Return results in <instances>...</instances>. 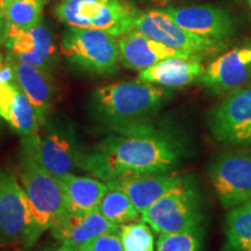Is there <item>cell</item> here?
I'll use <instances>...</instances> for the list:
<instances>
[{
  "label": "cell",
  "mask_w": 251,
  "mask_h": 251,
  "mask_svg": "<svg viewBox=\"0 0 251 251\" xmlns=\"http://www.w3.org/2000/svg\"><path fill=\"white\" fill-rule=\"evenodd\" d=\"M111 130L112 135L85 151L81 163V171L103 183L171 172L180 164L184 150L179 141L148 121Z\"/></svg>",
  "instance_id": "6da1fadb"
},
{
  "label": "cell",
  "mask_w": 251,
  "mask_h": 251,
  "mask_svg": "<svg viewBox=\"0 0 251 251\" xmlns=\"http://www.w3.org/2000/svg\"><path fill=\"white\" fill-rule=\"evenodd\" d=\"M166 92L142 80L120 81L99 87L91 97L93 118L109 129L147 122L162 106Z\"/></svg>",
  "instance_id": "7a4b0ae2"
},
{
  "label": "cell",
  "mask_w": 251,
  "mask_h": 251,
  "mask_svg": "<svg viewBox=\"0 0 251 251\" xmlns=\"http://www.w3.org/2000/svg\"><path fill=\"white\" fill-rule=\"evenodd\" d=\"M20 180L30 202L33 225L24 246L29 249L46 230L67 216L59 180L27 153L20 152Z\"/></svg>",
  "instance_id": "3957f363"
},
{
  "label": "cell",
  "mask_w": 251,
  "mask_h": 251,
  "mask_svg": "<svg viewBox=\"0 0 251 251\" xmlns=\"http://www.w3.org/2000/svg\"><path fill=\"white\" fill-rule=\"evenodd\" d=\"M21 152L27 153L56 178L81 170L84 151L71 122L50 115L35 134L24 136Z\"/></svg>",
  "instance_id": "277c9868"
},
{
  "label": "cell",
  "mask_w": 251,
  "mask_h": 251,
  "mask_svg": "<svg viewBox=\"0 0 251 251\" xmlns=\"http://www.w3.org/2000/svg\"><path fill=\"white\" fill-rule=\"evenodd\" d=\"M140 9L126 0H63L55 9L62 23L120 37L134 29Z\"/></svg>",
  "instance_id": "5b68a950"
},
{
  "label": "cell",
  "mask_w": 251,
  "mask_h": 251,
  "mask_svg": "<svg viewBox=\"0 0 251 251\" xmlns=\"http://www.w3.org/2000/svg\"><path fill=\"white\" fill-rule=\"evenodd\" d=\"M61 51L77 70L90 75H112L119 69L118 40L102 30L69 26Z\"/></svg>",
  "instance_id": "8992f818"
},
{
  "label": "cell",
  "mask_w": 251,
  "mask_h": 251,
  "mask_svg": "<svg viewBox=\"0 0 251 251\" xmlns=\"http://www.w3.org/2000/svg\"><path fill=\"white\" fill-rule=\"evenodd\" d=\"M141 220L158 235L200 227L203 214L193 181L184 177L177 186L141 213Z\"/></svg>",
  "instance_id": "52a82bcc"
},
{
  "label": "cell",
  "mask_w": 251,
  "mask_h": 251,
  "mask_svg": "<svg viewBox=\"0 0 251 251\" xmlns=\"http://www.w3.org/2000/svg\"><path fill=\"white\" fill-rule=\"evenodd\" d=\"M208 126L221 143L251 147V84L229 92L209 113Z\"/></svg>",
  "instance_id": "ba28073f"
},
{
  "label": "cell",
  "mask_w": 251,
  "mask_h": 251,
  "mask_svg": "<svg viewBox=\"0 0 251 251\" xmlns=\"http://www.w3.org/2000/svg\"><path fill=\"white\" fill-rule=\"evenodd\" d=\"M208 176L224 208L251 200V152L222 153L209 166Z\"/></svg>",
  "instance_id": "9c48e42d"
},
{
  "label": "cell",
  "mask_w": 251,
  "mask_h": 251,
  "mask_svg": "<svg viewBox=\"0 0 251 251\" xmlns=\"http://www.w3.org/2000/svg\"><path fill=\"white\" fill-rule=\"evenodd\" d=\"M133 30L166 47L201 57L208 52L218 51L224 46L221 41L205 39L185 30L163 9L140 12Z\"/></svg>",
  "instance_id": "30bf717a"
},
{
  "label": "cell",
  "mask_w": 251,
  "mask_h": 251,
  "mask_svg": "<svg viewBox=\"0 0 251 251\" xmlns=\"http://www.w3.org/2000/svg\"><path fill=\"white\" fill-rule=\"evenodd\" d=\"M33 216L23 185L7 171L0 170V238L23 244L29 234Z\"/></svg>",
  "instance_id": "8fae6325"
},
{
  "label": "cell",
  "mask_w": 251,
  "mask_h": 251,
  "mask_svg": "<svg viewBox=\"0 0 251 251\" xmlns=\"http://www.w3.org/2000/svg\"><path fill=\"white\" fill-rule=\"evenodd\" d=\"M251 79V45L219 56L205 68L197 81L213 92H231Z\"/></svg>",
  "instance_id": "7c38bea8"
},
{
  "label": "cell",
  "mask_w": 251,
  "mask_h": 251,
  "mask_svg": "<svg viewBox=\"0 0 251 251\" xmlns=\"http://www.w3.org/2000/svg\"><path fill=\"white\" fill-rule=\"evenodd\" d=\"M176 24L198 36L216 41L234 34L233 19L227 12L213 5H196L163 9Z\"/></svg>",
  "instance_id": "4fadbf2b"
},
{
  "label": "cell",
  "mask_w": 251,
  "mask_h": 251,
  "mask_svg": "<svg viewBox=\"0 0 251 251\" xmlns=\"http://www.w3.org/2000/svg\"><path fill=\"white\" fill-rule=\"evenodd\" d=\"M118 46L122 65L134 71H142L158 62L172 57L202 58L201 56L191 55L188 52L166 47L136 30H131L120 36L118 40Z\"/></svg>",
  "instance_id": "5bb4252c"
},
{
  "label": "cell",
  "mask_w": 251,
  "mask_h": 251,
  "mask_svg": "<svg viewBox=\"0 0 251 251\" xmlns=\"http://www.w3.org/2000/svg\"><path fill=\"white\" fill-rule=\"evenodd\" d=\"M4 42L9 57L24 64L48 70L55 59L56 48L52 36L42 23L6 36Z\"/></svg>",
  "instance_id": "9a60e30c"
},
{
  "label": "cell",
  "mask_w": 251,
  "mask_h": 251,
  "mask_svg": "<svg viewBox=\"0 0 251 251\" xmlns=\"http://www.w3.org/2000/svg\"><path fill=\"white\" fill-rule=\"evenodd\" d=\"M183 179L184 176L171 171L164 174H149L122 178L109 181L106 185L125 192L133 202L135 208L142 213L171 188L177 186Z\"/></svg>",
  "instance_id": "2e32d148"
},
{
  "label": "cell",
  "mask_w": 251,
  "mask_h": 251,
  "mask_svg": "<svg viewBox=\"0 0 251 251\" xmlns=\"http://www.w3.org/2000/svg\"><path fill=\"white\" fill-rule=\"evenodd\" d=\"M50 230L62 246L80 248L99 235L119 231L120 226L94 211L80 215L68 214Z\"/></svg>",
  "instance_id": "e0dca14e"
},
{
  "label": "cell",
  "mask_w": 251,
  "mask_h": 251,
  "mask_svg": "<svg viewBox=\"0 0 251 251\" xmlns=\"http://www.w3.org/2000/svg\"><path fill=\"white\" fill-rule=\"evenodd\" d=\"M0 118L23 136L35 134L45 122L17 83H0Z\"/></svg>",
  "instance_id": "ac0fdd59"
},
{
  "label": "cell",
  "mask_w": 251,
  "mask_h": 251,
  "mask_svg": "<svg viewBox=\"0 0 251 251\" xmlns=\"http://www.w3.org/2000/svg\"><path fill=\"white\" fill-rule=\"evenodd\" d=\"M62 186L65 207L69 214H86L98 211L107 185L98 178L69 174L57 178Z\"/></svg>",
  "instance_id": "d6986e66"
},
{
  "label": "cell",
  "mask_w": 251,
  "mask_h": 251,
  "mask_svg": "<svg viewBox=\"0 0 251 251\" xmlns=\"http://www.w3.org/2000/svg\"><path fill=\"white\" fill-rule=\"evenodd\" d=\"M6 58L13 67L18 86L37 109L41 118L46 121V119L50 115L54 102V86L48 70L24 64L9 57L8 55Z\"/></svg>",
  "instance_id": "ffe728a7"
},
{
  "label": "cell",
  "mask_w": 251,
  "mask_h": 251,
  "mask_svg": "<svg viewBox=\"0 0 251 251\" xmlns=\"http://www.w3.org/2000/svg\"><path fill=\"white\" fill-rule=\"evenodd\" d=\"M200 57H172L140 71L139 79L165 87H183L199 79L205 71Z\"/></svg>",
  "instance_id": "44dd1931"
},
{
  "label": "cell",
  "mask_w": 251,
  "mask_h": 251,
  "mask_svg": "<svg viewBox=\"0 0 251 251\" xmlns=\"http://www.w3.org/2000/svg\"><path fill=\"white\" fill-rule=\"evenodd\" d=\"M222 251H251V200L229 209Z\"/></svg>",
  "instance_id": "7402d4cb"
},
{
  "label": "cell",
  "mask_w": 251,
  "mask_h": 251,
  "mask_svg": "<svg viewBox=\"0 0 251 251\" xmlns=\"http://www.w3.org/2000/svg\"><path fill=\"white\" fill-rule=\"evenodd\" d=\"M45 4L46 0H12L1 5L6 18L5 37L39 25Z\"/></svg>",
  "instance_id": "603a6c76"
},
{
  "label": "cell",
  "mask_w": 251,
  "mask_h": 251,
  "mask_svg": "<svg viewBox=\"0 0 251 251\" xmlns=\"http://www.w3.org/2000/svg\"><path fill=\"white\" fill-rule=\"evenodd\" d=\"M98 212L108 221L119 226L140 221L141 219V213L135 208L127 194L114 187H108L103 194Z\"/></svg>",
  "instance_id": "cb8c5ba5"
},
{
  "label": "cell",
  "mask_w": 251,
  "mask_h": 251,
  "mask_svg": "<svg viewBox=\"0 0 251 251\" xmlns=\"http://www.w3.org/2000/svg\"><path fill=\"white\" fill-rule=\"evenodd\" d=\"M203 230L197 227L177 233L159 234L156 251H201Z\"/></svg>",
  "instance_id": "d4e9b609"
},
{
  "label": "cell",
  "mask_w": 251,
  "mask_h": 251,
  "mask_svg": "<svg viewBox=\"0 0 251 251\" xmlns=\"http://www.w3.org/2000/svg\"><path fill=\"white\" fill-rule=\"evenodd\" d=\"M120 236L124 251H155L151 228L144 221L121 225Z\"/></svg>",
  "instance_id": "484cf974"
},
{
  "label": "cell",
  "mask_w": 251,
  "mask_h": 251,
  "mask_svg": "<svg viewBox=\"0 0 251 251\" xmlns=\"http://www.w3.org/2000/svg\"><path fill=\"white\" fill-rule=\"evenodd\" d=\"M80 249L84 251H124L120 230L99 235L80 247Z\"/></svg>",
  "instance_id": "4316f807"
},
{
  "label": "cell",
  "mask_w": 251,
  "mask_h": 251,
  "mask_svg": "<svg viewBox=\"0 0 251 251\" xmlns=\"http://www.w3.org/2000/svg\"><path fill=\"white\" fill-rule=\"evenodd\" d=\"M5 31H6V18L5 12L2 6L0 5V45L5 41Z\"/></svg>",
  "instance_id": "83f0119b"
},
{
  "label": "cell",
  "mask_w": 251,
  "mask_h": 251,
  "mask_svg": "<svg viewBox=\"0 0 251 251\" xmlns=\"http://www.w3.org/2000/svg\"><path fill=\"white\" fill-rule=\"evenodd\" d=\"M54 251H84L80 248H75V247H68V246H61L57 249H54Z\"/></svg>",
  "instance_id": "f1b7e54d"
},
{
  "label": "cell",
  "mask_w": 251,
  "mask_h": 251,
  "mask_svg": "<svg viewBox=\"0 0 251 251\" xmlns=\"http://www.w3.org/2000/svg\"><path fill=\"white\" fill-rule=\"evenodd\" d=\"M152 2H155V4H157L158 6H163L165 4H168L169 0H151Z\"/></svg>",
  "instance_id": "f546056e"
},
{
  "label": "cell",
  "mask_w": 251,
  "mask_h": 251,
  "mask_svg": "<svg viewBox=\"0 0 251 251\" xmlns=\"http://www.w3.org/2000/svg\"><path fill=\"white\" fill-rule=\"evenodd\" d=\"M28 251H54L52 249H47V248H35V249H31V248H29V249H27Z\"/></svg>",
  "instance_id": "4dcf8cb0"
},
{
  "label": "cell",
  "mask_w": 251,
  "mask_h": 251,
  "mask_svg": "<svg viewBox=\"0 0 251 251\" xmlns=\"http://www.w3.org/2000/svg\"><path fill=\"white\" fill-rule=\"evenodd\" d=\"M9 1H12V0H0V5H4L6 2H9Z\"/></svg>",
  "instance_id": "1f68e13d"
},
{
  "label": "cell",
  "mask_w": 251,
  "mask_h": 251,
  "mask_svg": "<svg viewBox=\"0 0 251 251\" xmlns=\"http://www.w3.org/2000/svg\"><path fill=\"white\" fill-rule=\"evenodd\" d=\"M246 2L250 6V8H251V0H246Z\"/></svg>",
  "instance_id": "d6a6232c"
},
{
  "label": "cell",
  "mask_w": 251,
  "mask_h": 251,
  "mask_svg": "<svg viewBox=\"0 0 251 251\" xmlns=\"http://www.w3.org/2000/svg\"><path fill=\"white\" fill-rule=\"evenodd\" d=\"M4 61V58H2V56H1V54H0V64H1V62Z\"/></svg>",
  "instance_id": "836d02e7"
}]
</instances>
